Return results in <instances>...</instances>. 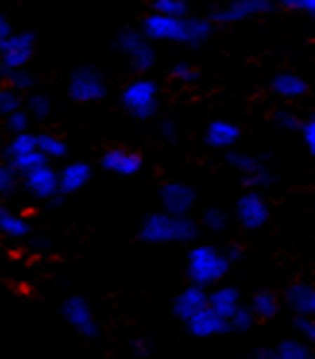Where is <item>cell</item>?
Wrapping results in <instances>:
<instances>
[{"label":"cell","instance_id":"cell-45","mask_svg":"<svg viewBox=\"0 0 315 359\" xmlns=\"http://www.w3.org/2000/svg\"><path fill=\"white\" fill-rule=\"evenodd\" d=\"M222 253H224V257L229 259L230 265H232V263H238V261H242V259H244V248H242V245L236 242L229 243V245L222 250Z\"/></svg>","mask_w":315,"mask_h":359},{"label":"cell","instance_id":"cell-23","mask_svg":"<svg viewBox=\"0 0 315 359\" xmlns=\"http://www.w3.org/2000/svg\"><path fill=\"white\" fill-rule=\"evenodd\" d=\"M267 158L269 153L267 155H252V153H242V151H234V149L227 153V164L232 170H236L242 178L267 166Z\"/></svg>","mask_w":315,"mask_h":359},{"label":"cell","instance_id":"cell-8","mask_svg":"<svg viewBox=\"0 0 315 359\" xmlns=\"http://www.w3.org/2000/svg\"><path fill=\"white\" fill-rule=\"evenodd\" d=\"M273 10H275L273 0H230L229 4H224L221 8H215L207 20L213 25L240 24L250 18L271 14Z\"/></svg>","mask_w":315,"mask_h":359},{"label":"cell","instance_id":"cell-32","mask_svg":"<svg viewBox=\"0 0 315 359\" xmlns=\"http://www.w3.org/2000/svg\"><path fill=\"white\" fill-rule=\"evenodd\" d=\"M242 182H244V186L248 189H253V191H263V189H269L275 186L276 176H275V172L271 170L269 166H263L261 170L253 172V174H250V176L242 178Z\"/></svg>","mask_w":315,"mask_h":359},{"label":"cell","instance_id":"cell-30","mask_svg":"<svg viewBox=\"0 0 315 359\" xmlns=\"http://www.w3.org/2000/svg\"><path fill=\"white\" fill-rule=\"evenodd\" d=\"M197 224H199V228L203 226L211 234H221L229 228L230 215L221 207H207Z\"/></svg>","mask_w":315,"mask_h":359},{"label":"cell","instance_id":"cell-15","mask_svg":"<svg viewBox=\"0 0 315 359\" xmlns=\"http://www.w3.org/2000/svg\"><path fill=\"white\" fill-rule=\"evenodd\" d=\"M240 305H242V294L232 284H217L211 290H207V307L217 313L221 319L229 320Z\"/></svg>","mask_w":315,"mask_h":359},{"label":"cell","instance_id":"cell-11","mask_svg":"<svg viewBox=\"0 0 315 359\" xmlns=\"http://www.w3.org/2000/svg\"><path fill=\"white\" fill-rule=\"evenodd\" d=\"M22 188L27 196L35 199V201H43L48 203L55 197L60 196L58 189V172L55 170V166L48 163L45 166H41L37 170L25 174L24 178H20Z\"/></svg>","mask_w":315,"mask_h":359},{"label":"cell","instance_id":"cell-7","mask_svg":"<svg viewBox=\"0 0 315 359\" xmlns=\"http://www.w3.org/2000/svg\"><path fill=\"white\" fill-rule=\"evenodd\" d=\"M60 315L66 325H70L72 330L83 336L86 340H95L101 334V325L95 317L93 307L83 296L66 297L60 305Z\"/></svg>","mask_w":315,"mask_h":359},{"label":"cell","instance_id":"cell-20","mask_svg":"<svg viewBox=\"0 0 315 359\" xmlns=\"http://www.w3.org/2000/svg\"><path fill=\"white\" fill-rule=\"evenodd\" d=\"M307 89H309V86H307L306 79L300 78L298 74H292V72H281L271 79V91L276 97L286 99V101L302 99L307 93Z\"/></svg>","mask_w":315,"mask_h":359},{"label":"cell","instance_id":"cell-1","mask_svg":"<svg viewBox=\"0 0 315 359\" xmlns=\"http://www.w3.org/2000/svg\"><path fill=\"white\" fill-rule=\"evenodd\" d=\"M140 32L151 43H180L196 48L211 37L213 24L207 18H168L151 12L143 18Z\"/></svg>","mask_w":315,"mask_h":359},{"label":"cell","instance_id":"cell-31","mask_svg":"<svg viewBox=\"0 0 315 359\" xmlns=\"http://www.w3.org/2000/svg\"><path fill=\"white\" fill-rule=\"evenodd\" d=\"M153 12L168 18H186L189 14L188 0H153Z\"/></svg>","mask_w":315,"mask_h":359},{"label":"cell","instance_id":"cell-37","mask_svg":"<svg viewBox=\"0 0 315 359\" xmlns=\"http://www.w3.org/2000/svg\"><path fill=\"white\" fill-rule=\"evenodd\" d=\"M273 122H275L279 130H284V132H298L300 124H302V118L296 112H292V110L281 109L273 114Z\"/></svg>","mask_w":315,"mask_h":359},{"label":"cell","instance_id":"cell-22","mask_svg":"<svg viewBox=\"0 0 315 359\" xmlns=\"http://www.w3.org/2000/svg\"><path fill=\"white\" fill-rule=\"evenodd\" d=\"M248 307L253 313L255 320H271L281 313V299L273 290H257Z\"/></svg>","mask_w":315,"mask_h":359},{"label":"cell","instance_id":"cell-10","mask_svg":"<svg viewBox=\"0 0 315 359\" xmlns=\"http://www.w3.org/2000/svg\"><path fill=\"white\" fill-rule=\"evenodd\" d=\"M159 201H161V211L166 215L189 217L196 207L197 194L196 189L184 182H166L159 189Z\"/></svg>","mask_w":315,"mask_h":359},{"label":"cell","instance_id":"cell-42","mask_svg":"<svg viewBox=\"0 0 315 359\" xmlns=\"http://www.w3.org/2000/svg\"><path fill=\"white\" fill-rule=\"evenodd\" d=\"M159 135H161V140L166 141V143H170L174 145L178 137H180V130H178V124L170 120V118H165V120H161V124H159Z\"/></svg>","mask_w":315,"mask_h":359},{"label":"cell","instance_id":"cell-48","mask_svg":"<svg viewBox=\"0 0 315 359\" xmlns=\"http://www.w3.org/2000/svg\"><path fill=\"white\" fill-rule=\"evenodd\" d=\"M0 128H2V120H0Z\"/></svg>","mask_w":315,"mask_h":359},{"label":"cell","instance_id":"cell-46","mask_svg":"<svg viewBox=\"0 0 315 359\" xmlns=\"http://www.w3.org/2000/svg\"><path fill=\"white\" fill-rule=\"evenodd\" d=\"M12 33L14 32H12V24L8 22V18L0 14V48H2V45L10 39Z\"/></svg>","mask_w":315,"mask_h":359},{"label":"cell","instance_id":"cell-41","mask_svg":"<svg viewBox=\"0 0 315 359\" xmlns=\"http://www.w3.org/2000/svg\"><path fill=\"white\" fill-rule=\"evenodd\" d=\"M130 351H132V355L138 359L149 358L151 353H153V340L147 338V336H138V338H134V340L130 342Z\"/></svg>","mask_w":315,"mask_h":359},{"label":"cell","instance_id":"cell-12","mask_svg":"<svg viewBox=\"0 0 315 359\" xmlns=\"http://www.w3.org/2000/svg\"><path fill=\"white\" fill-rule=\"evenodd\" d=\"M35 53V35L29 32L12 33L0 48V66L4 68H25Z\"/></svg>","mask_w":315,"mask_h":359},{"label":"cell","instance_id":"cell-25","mask_svg":"<svg viewBox=\"0 0 315 359\" xmlns=\"http://www.w3.org/2000/svg\"><path fill=\"white\" fill-rule=\"evenodd\" d=\"M275 359H315V353L311 350V344L304 342L300 338H286L276 344Z\"/></svg>","mask_w":315,"mask_h":359},{"label":"cell","instance_id":"cell-26","mask_svg":"<svg viewBox=\"0 0 315 359\" xmlns=\"http://www.w3.org/2000/svg\"><path fill=\"white\" fill-rule=\"evenodd\" d=\"M35 141H37V151L47 158L48 163H51V161H60V158H64V156L68 155V145H66V141L60 140L55 133H35Z\"/></svg>","mask_w":315,"mask_h":359},{"label":"cell","instance_id":"cell-5","mask_svg":"<svg viewBox=\"0 0 315 359\" xmlns=\"http://www.w3.org/2000/svg\"><path fill=\"white\" fill-rule=\"evenodd\" d=\"M114 48L128 58L130 68L135 74H147L157 62V53L151 41L143 37V33L135 27H124L114 37Z\"/></svg>","mask_w":315,"mask_h":359},{"label":"cell","instance_id":"cell-17","mask_svg":"<svg viewBox=\"0 0 315 359\" xmlns=\"http://www.w3.org/2000/svg\"><path fill=\"white\" fill-rule=\"evenodd\" d=\"M242 137V130L240 126L229 120H213L211 124L205 128V145H209L211 149L217 151H232V147L236 145Z\"/></svg>","mask_w":315,"mask_h":359},{"label":"cell","instance_id":"cell-24","mask_svg":"<svg viewBox=\"0 0 315 359\" xmlns=\"http://www.w3.org/2000/svg\"><path fill=\"white\" fill-rule=\"evenodd\" d=\"M0 79L4 81V86L14 89L16 93H32L35 87V78L27 68H4L0 66Z\"/></svg>","mask_w":315,"mask_h":359},{"label":"cell","instance_id":"cell-43","mask_svg":"<svg viewBox=\"0 0 315 359\" xmlns=\"http://www.w3.org/2000/svg\"><path fill=\"white\" fill-rule=\"evenodd\" d=\"M281 6L294 12H306L307 16L315 14V0H279Z\"/></svg>","mask_w":315,"mask_h":359},{"label":"cell","instance_id":"cell-49","mask_svg":"<svg viewBox=\"0 0 315 359\" xmlns=\"http://www.w3.org/2000/svg\"><path fill=\"white\" fill-rule=\"evenodd\" d=\"M151 2H153V0H151Z\"/></svg>","mask_w":315,"mask_h":359},{"label":"cell","instance_id":"cell-29","mask_svg":"<svg viewBox=\"0 0 315 359\" xmlns=\"http://www.w3.org/2000/svg\"><path fill=\"white\" fill-rule=\"evenodd\" d=\"M4 164H6L14 174H16L18 178H24L25 174H29V172L37 170V168H41V166L48 164V161L45 158V156L41 155L37 149H35V151H32V153L18 156V158H12V161H8V163H4Z\"/></svg>","mask_w":315,"mask_h":359},{"label":"cell","instance_id":"cell-38","mask_svg":"<svg viewBox=\"0 0 315 359\" xmlns=\"http://www.w3.org/2000/svg\"><path fill=\"white\" fill-rule=\"evenodd\" d=\"M170 78L178 83H184V86H192L199 79V72L188 62H176L170 68Z\"/></svg>","mask_w":315,"mask_h":359},{"label":"cell","instance_id":"cell-16","mask_svg":"<svg viewBox=\"0 0 315 359\" xmlns=\"http://www.w3.org/2000/svg\"><path fill=\"white\" fill-rule=\"evenodd\" d=\"M184 325L188 328L189 334L194 336V338H199V340H207V338H215V336H222L229 332V323L221 319L209 307H205L199 313H196Z\"/></svg>","mask_w":315,"mask_h":359},{"label":"cell","instance_id":"cell-34","mask_svg":"<svg viewBox=\"0 0 315 359\" xmlns=\"http://www.w3.org/2000/svg\"><path fill=\"white\" fill-rule=\"evenodd\" d=\"M22 107H24V97L22 95L6 86L0 87V120L20 110Z\"/></svg>","mask_w":315,"mask_h":359},{"label":"cell","instance_id":"cell-13","mask_svg":"<svg viewBox=\"0 0 315 359\" xmlns=\"http://www.w3.org/2000/svg\"><path fill=\"white\" fill-rule=\"evenodd\" d=\"M101 166L111 174H116L122 178H132L135 174H140V170L143 168V156L132 149L114 147L109 149L102 155Z\"/></svg>","mask_w":315,"mask_h":359},{"label":"cell","instance_id":"cell-6","mask_svg":"<svg viewBox=\"0 0 315 359\" xmlns=\"http://www.w3.org/2000/svg\"><path fill=\"white\" fill-rule=\"evenodd\" d=\"M107 81L99 68H95L91 64L78 66L70 74L68 81V95L74 102L79 104H91L99 102L107 97Z\"/></svg>","mask_w":315,"mask_h":359},{"label":"cell","instance_id":"cell-33","mask_svg":"<svg viewBox=\"0 0 315 359\" xmlns=\"http://www.w3.org/2000/svg\"><path fill=\"white\" fill-rule=\"evenodd\" d=\"M227 323H229V332H240V334H244V332H248V330H252L253 328V325H255V317H253V313L250 311V307L242 304Z\"/></svg>","mask_w":315,"mask_h":359},{"label":"cell","instance_id":"cell-47","mask_svg":"<svg viewBox=\"0 0 315 359\" xmlns=\"http://www.w3.org/2000/svg\"><path fill=\"white\" fill-rule=\"evenodd\" d=\"M252 359H275V351L273 348H257L253 351Z\"/></svg>","mask_w":315,"mask_h":359},{"label":"cell","instance_id":"cell-9","mask_svg":"<svg viewBox=\"0 0 315 359\" xmlns=\"http://www.w3.org/2000/svg\"><path fill=\"white\" fill-rule=\"evenodd\" d=\"M234 219L238 220L240 226L250 232L267 226L269 219H271V209H269L265 196L261 191L248 189L246 194L238 197L236 207H234Z\"/></svg>","mask_w":315,"mask_h":359},{"label":"cell","instance_id":"cell-4","mask_svg":"<svg viewBox=\"0 0 315 359\" xmlns=\"http://www.w3.org/2000/svg\"><path fill=\"white\" fill-rule=\"evenodd\" d=\"M120 101H122V107L126 109L130 116L147 122L159 114L161 89H159L157 81L149 78L134 79L122 89Z\"/></svg>","mask_w":315,"mask_h":359},{"label":"cell","instance_id":"cell-14","mask_svg":"<svg viewBox=\"0 0 315 359\" xmlns=\"http://www.w3.org/2000/svg\"><path fill=\"white\" fill-rule=\"evenodd\" d=\"M284 305L294 313V317H314L315 315V288L309 282H292L283 294Z\"/></svg>","mask_w":315,"mask_h":359},{"label":"cell","instance_id":"cell-2","mask_svg":"<svg viewBox=\"0 0 315 359\" xmlns=\"http://www.w3.org/2000/svg\"><path fill=\"white\" fill-rule=\"evenodd\" d=\"M199 238V224L192 217H173L163 211L149 212L140 224V240L149 245L194 243Z\"/></svg>","mask_w":315,"mask_h":359},{"label":"cell","instance_id":"cell-35","mask_svg":"<svg viewBox=\"0 0 315 359\" xmlns=\"http://www.w3.org/2000/svg\"><path fill=\"white\" fill-rule=\"evenodd\" d=\"M32 126V118L27 116V112L24 109L12 112L6 118H2V128L10 133V135H18V133L29 132Z\"/></svg>","mask_w":315,"mask_h":359},{"label":"cell","instance_id":"cell-36","mask_svg":"<svg viewBox=\"0 0 315 359\" xmlns=\"http://www.w3.org/2000/svg\"><path fill=\"white\" fill-rule=\"evenodd\" d=\"M18 186H20V178L10 170L6 164H0V201L14 196Z\"/></svg>","mask_w":315,"mask_h":359},{"label":"cell","instance_id":"cell-3","mask_svg":"<svg viewBox=\"0 0 315 359\" xmlns=\"http://www.w3.org/2000/svg\"><path fill=\"white\" fill-rule=\"evenodd\" d=\"M229 259L224 257L222 250L211 243H196L188 251L186 257V273H188L189 284L199 288L211 290L217 284H221L230 271Z\"/></svg>","mask_w":315,"mask_h":359},{"label":"cell","instance_id":"cell-50","mask_svg":"<svg viewBox=\"0 0 315 359\" xmlns=\"http://www.w3.org/2000/svg\"><path fill=\"white\" fill-rule=\"evenodd\" d=\"M236 359H238V358H236Z\"/></svg>","mask_w":315,"mask_h":359},{"label":"cell","instance_id":"cell-19","mask_svg":"<svg viewBox=\"0 0 315 359\" xmlns=\"http://www.w3.org/2000/svg\"><path fill=\"white\" fill-rule=\"evenodd\" d=\"M205 307H207V290L194 286V284H189L188 288L182 290L173 302L174 317L182 323L189 320Z\"/></svg>","mask_w":315,"mask_h":359},{"label":"cell","instance_id":"cell-27","mask_svg":"<svg viewBox=\"0 0 315 359\" xmlns=\"http://www.w3.org/2000/svg\"><path fill=\"white\" fill-rule=\"evenodd\" d=\"M35 149H37L35 133H18V135H12L8 143L2 147V158H4V163H8L12 158H18V156L32 153Z\"/></svg>","mask_w":315,"mask_h":359},{"label":"cell","instance_id":"cell-44","mask_svg":"<svg viewBox=\"0 0 315 359\" xmlns=\"http://www.w3.org/2000/svg\"><path fill=\"white\" fill-rule=\"evenodd\" d=\"M29 248H32L33 251H39V253H48L55 245H53V240H51L48 236L35 234L29 236Z\"/></svg>","mask_w":315,"mask_h":359},{"label":"cell","instance_id":"cell-28","mask_svg":"<svg viewBox=\"0 0 315 359\" xmlns=\"http://www.w3.org/2000/svg\"><path fill=\"white\" fill-rule=\"evenodd\" d=\"M22 109L27 112V116L32 118V122H45L53 114V102L47 95L43 93H29L25 97L24 107Z\"/></svg>","mask_w":315,"mask_h":359},{"label":"cell","instance_id":"cell-40","mask_svg":"<svg viewBox=\"0 0 315 359\" xmlns=\"http://www.w3.org/2000/svg\"><path fill=\"white\" fill-rule=\"evenodd\" d=\"M298 133L302 135L304 143H306L309 155H314L315 153V118L307 116L306 120H302Z\"/></svg>","mask_w":315,"mask_h":359},{"label":"cell","instance_id":"cell-39","mask_svg":"<svg viewBox=\"0 0 315 359\" xmlns=\"http://www.w3.org/2000/svg\"><path fill=\"white\" fill-rule=\"evenodd\" d=\"M292 327L296 330L300 340H304L307 344L315 342V320L314 317H294Z\"/></svg>","mask_w":315,"mask_h":359},{"label":"cell","instance_id":"cell-18","mask_svg":"<svg viewBox=\"0 0 315 359\" xmlns=\"http://www.w3.org/2000/svg\"><path fill=\"white\" fill-rule=\"evenodd\" d=\"M56 172H58V189L62 197L78 194L91 182V166L81 161L64 164L62 168Z\"/></svg>","mask_w":315,"mask_h":359},{"label":"cell","instance_id":"cell-21","mask_svg":"<svg viewBox=\"0 0 315 359\" xmlns=\"http://www.w3.org/2000/svg\"><path fill=\"white\" fill-rule=\"evenodd\" d=\"M0 236L10 240H25L32 236L29 220L22 217L20 212L12 211L8 205L0 201Z\"/></svg>","mask_w":315,"mask_h":359}]
</instances>
